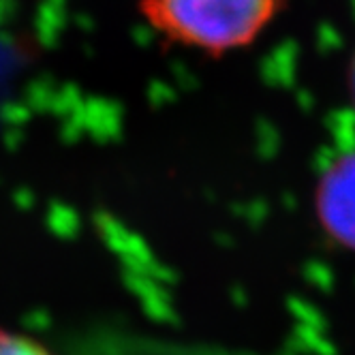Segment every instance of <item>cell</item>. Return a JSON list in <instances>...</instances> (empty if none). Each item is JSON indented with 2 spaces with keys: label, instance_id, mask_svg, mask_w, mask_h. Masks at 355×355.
<instances>
[{
  "label": "cell",
  "instance_id": "7a4b0ae2",
  "mask_svg": "<svg viewBox=\"0 0 355 355\" xmlns=\"http://www.w3.org/2000/svg\"><path fill=\"white\" fill-rule=\"evenodd\" d=\"M317 212L327 234L355 250V152L340 157L321 178Z\"/></svg>",
  "mask_w": 355,
  "mask_h": 355
},
{
  "label": "cell",
  "instance_id": "6da1fadb",
  "mask_svg": "<svg viewBox=\"0 0 355 355\" xmlns=\"http://www.w3.org/2000/svg\"><path fill=\"white\" fill-rule=\"evenodd\" d=\"M276 7L278 0H141V13L157 33L208 54L248 45Z\"/></svg>",
  "mask_w": 355,
  "mask_h": 355
},
{
  "label": "cell",
  "instance_id": "3957f363",
  "mask_svg": "<svg viewBox=\"0 0 355 355\" xmlns=\"http://www.w3.org/2000/svg\"><path fill=\"white\" fill-rule=\"evenodd\" d=\"M0 355H54L39 340L0 329Z\"/></svg>",
  "mask_w": 355,
  "mask_h": 355
}]
</instances>
